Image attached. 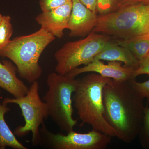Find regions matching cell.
Instances as JSON below:
<instances>
[{
  "label": "cell",
  "mask_w": 149,
  "mask_h": 149,
  "mask_svg": "<svg viewBox=\"0 0 149 149\" xmlns=\"http://www.w3.org/2000/svg\"><path fill=\"white\" fill-rule=\"evenodd\" d=\"M131 80L112 79L103 90L105 118L116 132V138L128 144L139 136L145 107V99L133 87Z\"/></svg>",
  "instance_id": "cell-1"
},
{
  "label": "cell",
  "mask_w": 149,
  "mask_h": 149,
  "mask_svg": "<svg viewBox=\"0 0 149 149\" xmlns=\"http://www.w3.org/2000/svg\"><path fill=\"white\" fill-rule=\"evenodd\" d=\"M112 79L92 72L77 79L72 100L82 124L91 125L93 129L116 137V132L104 116L103 90Z\"/></svg>",
  "instance_id": "cell-2"
},
{
  "label": "cell",
  "mask_w": 149,
  "mask_h": 149,
  "mask_svg": "<svg viewBox=\"0 0 149 149\" xmlns=\"http://www.w3.org/2000/svg\"><path fill=\"white\" fill-rule=\"evenodd\" d=\"M56 37L43 28L34 33L15 37L0 50V56L13 63L21 78L32 83L42 72L39 64L40 56Z\"/></svg>",
  "instance_id": "cell-3"
},
{
  "label": "cell",
  "mask_w": 149,
  "mask_h": 149,
  "mask_svg": "<svg viewBox=\"0 0 149 149\" xmlns=\"http://www.w3.org/2000/svg\"><path fill=\"white\" fill-rule=\"evenodd\" d=\"M93 32L128 40L149 34V5L137 3L97 17Z\"/></svg>",
  "instance_id": "cell-4"
},
{
  "label": "cell",
  "mask_w": 149,
  "mask_h": 149,
  "mask_svg": "<svg viewBox=\"0 0 149 149\" xmlns=\"http://www.w3.org/2000/svg\"><path fill=\"white\" fill-rule=\"evenodd\" d=\"M77 79L53 72L48 75V90L42 100L47 104L49 116L62 131L74 130L77 120L73 117V95Z\"/></svg>",
  "instance_id": "cell-5"
},
{
  "label": "cell",
  "mask_w": 149,
  "mask_h": 149,
  "mask_svg": "<svg viewBox=\"0 0 149 149\" xmlns=\"http://www.w3.org/2000/svg\"><path fill=\"white\" fill-rule=\"evenodd\" d=\"M110 41L108 35L92 31L86 38L66 43L55 54V71L65 75L80 65H86Z\"/></svg>",
  "instance_id": "cell-6"
},
{
  "label": "cell",
  "mask_w": 149,
  "mask_h": 149,
  "mask_svg": "<svg viewBox=\"0 0 149 149\" xmlns=\"http://www.w3.org/2000/svg\"><path fill=\"white\" fill-rule=\"evenodd\" d=\"M39 91V83L35 81L32 83L25 96L19 98H5L2 102L16 104L19 107L25 123L17 127L14 134L23 137L31 132L32 145L34 146L39 145L40 126L49 116L47 104L40 98Z\"/></svg>",
  "instance_id": "cell-7"
},
{
  "label": "cell",
  "mask_w": 149,
  "mask_h": 149,
  "mask_svg": "<svg viewBox=\"0 0 149 149\" xmlns=\"http://www.w3.org/2000/svg\"><path fill=\"white\" fill-rule=\"evenodd\" d=\"M39 145L52 149H105L111 142L112 137L98 130L81 133L74 130L65 135L49 131L45 122L40 128Z\"/></svg>",
  "instance_id": "cell-8"
},
{
  "label": "cell",
  "mask_w": 149,
  "mask_h": 149,
  "mask_svg": "<svg viewBox=\"0 0 149 149\" xmlns=\"http://www.w3.org/2000/svg\"><path fill=\"white\" fill-rule=\"evenodd\" d=\"M135 70L133 68L122 65L120 62L110 61L105 64L101 60L94 59L83 67L73 70L66 75L74 79L82 73L95 72L116 81H123L135 79L133 77Z\"/></svg>",
  "instance_id": "cell-9"
},
{
  "label": "cell",
  "mask_w": 149,
  "mask_h": 149,
  "mask_svg": "<svg viewBox=\"0 0 149 149\" xmlns=\"http://www.w3.org/2000/svg\"><path fill=\"white\" fill-rule=\"evenodd\" d=\"M72 9L67 29L71 37H84L95 26L98 15L79 0H72Z\"/></svg>",
  "instance_id": "cell-10"
},
{
  "label": "cell",
  "mask_w": 149,
  "mask_h": 149,
  "mask_svg": "<svg viewBox=\"0 0 149 149\" xmlns=\"http://www.w3.org/2000/svg\"><path fill=\"white\" fill-rule=\"evenodd\" d=\"M72 6L71 0L58 8L42 12L35 17L36 21L41 28L60 39L64 35V29L67 28Z\"/></svg>",
  "instance_id": "cell-11"
},
{
  "label": "cell",
  "mask_w": 149,
  "mask_h": 149,
  "mask_svg": "<svg viewBox=\"0 0 149 149\" xmlns=\"http://www.w3.org/2000/svg\"><path fill=\"white\" fill-rule=\"evenodd\" d=\"M17 68L11 61H0V88L12 95L14 98L25 96L29 88L17 77Z\"/></svg>",
  "instance_id": "cell-12"
},
{
  "label": "cell",
  "mask_w": 149,
  "mask_h": 149,
  "mask_svg": "<svg viewBox=\"0 0 149 149\" xmlns=\"http://www.w3.org/2000/svg\"><path fill=\"white\" fill-rule=\"evenodd\" d=\"M94 59L120 62L124 63V66L135 69L140 64V61L127 48L111 41L105 46Z\"/></svg>",
  "instance_id": "cell-13"
},
{
  "label": "cell",
  "mask_w": 149,
  "mask_h": 149,
  "mask_svg": "<svg viewBox=\"0 0 149 149\" xmlns=\"http://www.w3.org/2000/svg\"><path fill=\"white\" fill-rule=\"evenodd\" d=\"M1 91L0 90V97ZM8 104L0 102V149H5L10 147L14 149H27L16 139L15 135L10 130L5 119V115L10 111Z\"/></svg>",
  "instance_id": "cell-14"
},
{
  "label": "cell",
  "mask_w": 149,
  "mask_h": 149,
  "mask_svg": "<svg viewBox=\"0 0 149 149\" xmlns=\"http://www.w3.org/2000/svg\"><path fill=\"white\" fill-rule=\"evenodd\" d=\"M114 42L127 48L140 61L149 55V34L128 40L117 39Z\"/></svg>",
  "instance_id": "cell-15"
},
{
  "label": "cell",
  "mask_w": 149,
  "mask_h": 149,
  "mask_svg": "<svg viewBox=\"0 0 149 149\" xmlns=\"http://www.w3.org/2000/svg\"><path fill=\"white\" fill-rule=\"evenodd\" d=\"M13 33V28L11 23L10 17L3 16L0 24V50L10 41Z\"/></svg>",
  "instance_id": "cell-16"
},
{
  "label": "cell",
  "mask_w": 149,
  "mask_h": 149,
  "mask_svg": "<svg viewBox=\"0 0 149 149\" xmlns=\"http://www.w3.org/2000/svg\"><path fill=\"white\" fill-rule=\"evenodd\" d=\"M141 146L145 149H149V107L145 106L143 123L139 136Z\"/></svg>",
  "instance_id": "cell-17"
},
{
  "label": "cell",
  "mask_w": 149,
  "mask_h": 149,
  "mask_svg": "<svg viewBox=\"0 0 149 149\" xmlns=\"http://www.w3.org/2000/svg\"><path fill=\"white\" fill-rule=\"evenodd\" d=\"M118 8V0H98L97 13L100 15L111 13Z\"/></svg>",
  "instance_id": "cell-18"
},
{
  "label": "cell",
  "mask_w": 149,
  "mask_h": 149,
  "mask_svg": "<svg viewBox=\"0 0 149 149\" xmlns=\"http://www.w3.org/2000/svg\"><path fill=\"white\" fill-rule=\"evenodd\" d=\"M71 0H40V8L42 12L54 9L61 6Z\"/></svg>",
  "instance_id": "cell-19"
},
{
  "label": "cell",
  "mask_w": 149,
  "mask_h": 149,
  "mask_svg": "<svg viewBox=\"0 0 149 149\" xmlns=\"http://www.w3.org/2000/svg\"><path fill=\"white\" fill-rule=\"evenodd\" d=\"M133 87L144 99L146 98L149 102V79L143 82H138L135 79L131 80Z\"/></svg>",
  "instance_id": "cell-20"
},
{
  "label": "cell",
  "mask_w": 149,
  "mask_h": 149,
  "mask_svg": "<svg viewBox=\"0 0 149 149\" xmlns=\"http://www.w3.org/2000/svg\"><path fill=\"white\" fill-rule=\"evenodd\" d=\"M141 74L149 75V55L140 61L139 67L133 72V77L135 78Z\"/></svg>",
  "instance_id": "cell-21"
},
{
  "label": "cell",
  "mask_w": 149,
  "mask_h": 149,
  "mask_svg": "<svg viewBox=\"0 0 149 149\" xmlns=\"http://www.w3.org/2000/svg\"><path fill=\"white\" fill-rule=\"evenodd\" d=\"M86 7L92 11L97 13L98 0H79Z\"/></svg>",
  "instance_id": "cell-22"
},
{
  "label": "cell",
  "mask_w": 149,
  "mask_h": 149,
  "mask_svg": "<svg viewBox=\"0 0 149 149\" xmlns=\"http://www.w3.org/2000/svg\"><path fill=\"white\" fill-rule=\"evenodd\" d=\"M118 1L119 8L123 6L139 2V0H118Z\"/></svg>",
  "instance_id": "cell-23"
},
{
  "label": "cell",
  "mask_w": 149,
  "mask_h": 149,
  "mask_svg": "<svg viewBox=\"0 0 149 149\" xmlns=\"http://www.w3.org/2000/svg\"><path fill=\"white\" fill-rule=\"evenodd\" d=\"M139 2L149 5V0H139Z\"/></svg>",
  "instance_id": "cell-24"
},
{
  "label": "cell",
  "mask_w": 149,
  "mask_h": 149,
  "mask_svg": "<svg viewBox=\"0 0 149 149\" xmlns=\"http://www.w3.org/2000/svg\"><path fill=\"white\" fill-rule=\"evenodd\" d=\"M3 15L1 14H0V24H1V22L2 19Z\"/></svg>",
  "instance_id": "cell-25"
}]
</instances>
